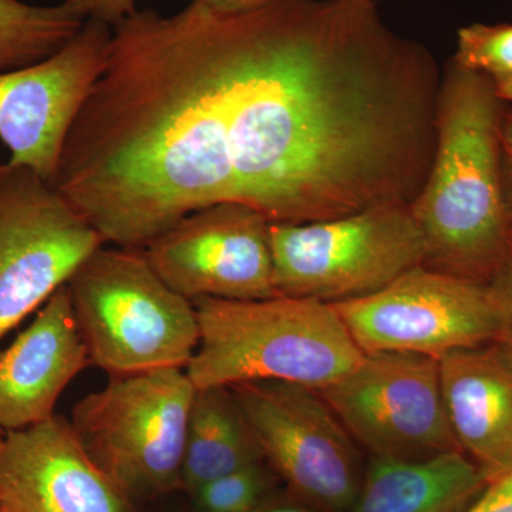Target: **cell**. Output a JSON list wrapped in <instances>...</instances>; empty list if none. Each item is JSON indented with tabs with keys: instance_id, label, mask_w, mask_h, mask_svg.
<instances>
[{
	"instance_id": "obj_1",
	"label": "cell",
	"mask_w": 512,
	"mask_h": 512,
	"mask_svg": "<svg viewBox=\"0 0 512 512\" xmlns=\"http://www.w3.org/2000/svg\"><path fill=\"white\" fill-rule=\"evenodd\" d=\"M234 202L272 224L412 204L436 150L441 73L375 0L221 15Z\"/></svg>"
},
{
	"instance_id": "obj_2",
	"label": "cell",
	"mask_w": 512,
	"mask_h": 512,
	"mask_svg": "<svg viewBox=\"0 0 512 512\" xmlns=\"http://www.w3.org/2000/svg\"><path fill=\"white\" fill-rule=\"evenodd\" d=\"M507 107L493 80L450 60L441 74L433 161L410 204L427 268L488 285L510 255L503 177Z\"/></svg>"
},
{
	"instance_id": "obj_3",
	"label": "cell",
	"mask_w": 512,
	"mask_h": 512,
	"mask_svg": "<svg viewBox=\"0 0 512 512\" xmlns=\"http://www.w3.org/2000/svg\"><path fill=\"white\" fill-rule=\"evenodd\" d=\"M192 302L200 345L185 372L197 390L264 380L319 390L363 357L332 303L291 296Z\"/></svg>"
},
{
	"instance_id": "obj_4",
	"label": "cell",
	"mask_w": 512,
	"mask_h": 512,
	"mask_svg": "<svg viewBox=\"0 0 512 512\" xmlns=\"http://www.w3.org/2000/svg\"><path fill=\"white\" fill-rule=\"evenodd\" d=\"M92 365L110 377L187 369L200 345L194 302L173 291L143 249H97L67 282Z\"/></svg>"
},
{
	"instance_id": "obj_5",
	"label": "cell",
	"mask_w": 512,
	"mask_h": 512,
	"mask_svg": "<svg viewBox=\"0 0 512 512\" xmlns=\"http://www.w3.org/2000/svg\"><path fill=\"white\" fill-rule=\"evenodd\" d=\"M195 389L184 369L110 377L74 404L77 439L131 500L181 490Z\"/></svg>"
},
{
	"instance_id": "obj_6",
	"label": "cell",
	"mask_w": 512,
	"mask_h": 512,
	"mask_svg": "<svg viewBox=\"0 0 512 512\" xmlns=\"http://www.w3.org/2000/svg\"><path fill=\"white\" fill-rule=\"evenodd\" d=\"M276 295L362 298L426 262L410 205L386 204L305 224H271Z\"/></svg>"
},
{
	"instance_id": "obj_7",
	"label": "cell",
	"mask_w": 512,
	"mask_h": 512,
	"mask_svg": "<svg viewBox=\"0 0 512 512\" xmlns=\"http://www.w3.org/2000/svg\"><path fill=\"white\" fill-rule=\"evenodd\" d=\"M229 389L286 493L319 512L352 510L365 478L362 453L315 389L266 380Z\"/></svg>"
},
{
	"instance_id": "obj_8",
	"label": "cell",
	"mask_w": 512,
	"mask_h": 512,
	"mask_svg": "<svg viewBox=\"0 0 512 512\" xmlns=\"http://www.w3.org/2000/svg\"><path fill=\"white\" fill-rule=\"evenodd\" d=\"M365 355L410 353L441 359L497 343L501 312L490 285L421 265L362 298L332 303Z\"/></svg>"
},
{
	"instance_id": "obj_9",
	"label": "cell",
	"mask_w": 512,
	"mask_h": 512,
	"mask_svg": "<svg viewBox=\"0 0 512 512\" xmlns=\"http://www.w3.org/2000/svg\"><path fill=\"white\" fill-rule=\"evenodd\" d=\"M316 392L370 457L424 461L461 451L433 357L363 353L349 373Z\"/></svg>"
},
{
	"instance_id": "obj_10",
	"label": "cell",
	"mask_w": 512,
	"mask_h": 512,
	"mask_svg": "<svg viewBox=\"0 0 512 512\" xmlns=\"http://www.w3.org/2000/svg\"><path fill=\"white\" fill-rule=\"evenodd\" d=\"M104 241L35 171L0 174V339L70 281Z\"/></svg>"
},
{
	"instance_id": "obj_11",
	"label": "cell",
	"mask_w": 512,
	"mask_h": 512,
	"mask_svg": "<svg viewBox=\"0 0 512 512\" xmlns=\"http://www.w3.org/2000/svg\"><path fill=\"white\" fill-rule=\"evenodd\" d=\"M113 28L86 20L55 55L0 73V141L9 167L55 183L64 143L106 67Z\"/></svg>"
},
{
	"instance_id": "obj_12",
	"label": "cell",
	"mask_w": 512,
	"mask_h": 512,
	"mask_svg": "<svg viewBox=\"0 0 512 512\" xmlns=\"http://www.w3.org/2000/svg\"><path fill=\"white\" fill-rule=\"evenodd\" d=\"M271 224L254 208L221 202L185 215L143 249L173 291L200 298H274Z\"/></svg>"
},
{
	"instance_id": "obj_13",
	"label": "cell",
	"mask_w": 512,
	"mask_h": 512,
	"mask_svg": "<svg viewBox=\"0 0 512 512\" xmlns=\"http://www.w3.org/2000/svg\"><path fill=\"white\" fill-rule=\"evenodd\" d=\"M133 504L87 454L70 420L56 414L6 433L0 447L2 512H136Z\"/></svg>"
},
{
	"instance_id": "obj_14",
	"label": "cell",
	"mask_w": 512,
	"mask_h": 512,
	"mask_svg": "<svg viewBox=\"0 0 512 512\" xmlns=\"http://www.w3.org/2000/svg\"><path fill=\"white\" fill-rule=\"evenodd\" d=\"M90 362L67 284L0 352V429H29L56 416L66 387Z\"/></svg>"
},
{
	"instance_id": "obj_15",
	"label": "cell",
	"mask_w": 512,
	"mask_h": 512,
	"mask_svg": "<svg viewBox=\"0 0 512 512\" xmlns=\"http://www.w3.org/2000/svg\"><path fill=\"white\" fill-rule=\"evenodd\" d=\"M444 407L458 447L488 481L512 471V360L498 343L439 359Z\"/></svg>"
},
{
	"instance_id": "obj_16",
	"label": "cell",
	"mask_w": 512,
	"mask_h": 512,
	"mask_svg": "<svg viewBox=\"0 0 512 512\" xmlns=\"http://www.w3.org/2000/svg\"><path fill=\"white\" fill-rule=\"evenodd\" d=\"M488 484L461 451L424 461L370 457L349 512H466Z\"/></svg>"
},
{
	"instance_id": "obj_17",
	"label": "cell",
	"mask_w": 512,
	"mask_h": 512,
	"mask_svg": "<svg viewBox=\"0 0 512 512\" xmlns=\"http://www.w3.org/2000/svg\"><path fill=\"white\" fill-rule=\"evenodd\" d=\"M262 461L247 421L229 387L198 389L188 417L181 490Z\"/></svg>"
},
{
	"instance_id": "obj_18",
	"label": "cell",
	"mask_w": 512,
	"mask_h": 512,
	"mask_svg": "<svg viewBox=\"0 0 512 512\" xmlns=\"http://www.w3.org/2000/svg\"><path fill=\"white\" fill-rule=\"evenodd\" d=\"M84 20L66 8L0 0V73L42 62L66 46Z\"/></svg>"
},
{
	"instance_id": "obj_19",
	"label": "cell",
	"mask_w": 512,
	"mask_h": 512,
	"mask_svg": "<svg viewBox=\"0 0 512 512\" xmlns=\"http://www.w3.org/2000/svg\"><path fill=\"white\" fill-rule=\"evenodd\" d=\"M275 481L264 461L249 464L192 491V511L255 512L275 493Z\"/></svg>"
},
{
	"instance_id": "obj_20",
	"label": "cell",
	"mask_w": 512,
	"mask_h": 512,
	"mask_svg": "<svg viewBox=\"0 0 512 512\" xmlns=\"http://www.w3.org/2000/svg\"><path fill=\"white\" fill-rule=\"evenodd\" d=\"M454 63L493 82L512 77V23H473L457 32Z\"/></svg>"
},
{
	"instance_id": "obj_21",
	"label": "cell",
	"mask_w": 512,
	"mask_h": 512,
	"mask_svg": "<svg viewBox=\"0 0 512 512\" xmlns=\"http://www.w3.org/2000/svg\"><path fill=\"white\" fill-rule=\"evenodd\" d=\"M63 5L84 20H99L114 28L137 12V0H63Z\"/></svg>"
},
{
	"instance_id": "obj_22",
	"label": "cell",
	"mask_w": 512,
	"mask_h": 512,
	"mask_svg": "<svg viewBox=\"0 0 512 512\" xmlns=\"http://www.w3.org/2000/svg\"><path fill=\"white\" fill-rule=\"evenodd\" d=\"M488 285L497 299L501 322H503L501 336L497 343L512 360V249L503 266L498 269Z\"/></svg>"
},
{
	"instance_id": "obj_23",
	"label": "cell",
	"mask_w": 512,
	"mask_h": 512,
	"mask_svg": "<svg viewBox=\"0 0 512 512\" xmlns=\"http://www.w3.org/2000/svg\"><path fill=\"white\" fill-rule=\"evenodd\" d=\"M466 512H512V471L491 481Z\"/></svg>"
},
{
	"instance_id": "obj_24",
	"label": "cell",
	"mask_w": 512,
	"mask_h": 512,
	"mask_svg": "<svg viewBox=\"0 0 512 512\" xmlns=\"http://www.w3.org/2000/svg\"><path fill=\"white\" fill-rule=\"evenodd\" d=\"M504 195L512 222V107L508 104L503 123Z\"/></svg>"
},
{
	"instance_id": "obj_25",
	"label": "cell",
	"mask_w": 512,
	"mask_h": 512,
	"mask_svg": "<svg viewBox=\"0 0 512 512\" xmlns=\"http://www.w3.org/2000/svg\"><path fill=\"white\" fill-rule=\"evenodd\" d=\"M202 8L215 15H238L271 5L276 0H195Z\"/></svg>"
},
{
	"instance_id": "obj_26",
	"label": "cell",
	"mask_w": 512,
	"mask_h": 512,
	"mask_svg": "<svg viewBox=\"0 0 512 512\" xmlns=\"http://www.w3.org/2000/svg\"><path fill=\"white\" fill-rule=\"evenodd\" d=\"M255 512H319L311 505L303 503L298 498L293 497L289 493L279 494L275 493L269 495L268 498L259 505L258 510Z\"/></svg>"
},
{
	"instance_id": "obj_27",
	"label": "cell",
	"mask_w": 512,
	"mask_h": 512,
	"mask_svg": "<svg viewBox=\"0 0 512 512\" xmlns=\"http://www.w3.org/2000/svg\"><path fill=\"white\" fill-rule=\"evenodd\" d=\"M495 90L507 104H512V77L511 79L498 80L494 82Z\"/></svg>"
},
{
	"instance_id": "obj_28",
	"label": "cell",
	"mask_w": 512,
	"mask_h": 512,
	"mask_svg": "<svg viewBox=\"0 0 512 512\" xmlns=\"http://www.w3.org/2000/svg\"><path fill=\"white\" fill-rule=\"evenodd\" d=\"M6 433L2 429H0V447H2L3 440H5Z\"/></svg>"
},
{
	"instance_id": "obj_29",
	"label": "cell",
	"mask_w": 512,
	"mask_h": 512,
	"mask_svg": "<svg viewBox=\"0 0 512 512\" xmlns=\"http://www.w3.org/2000/svg\"><path fill=\"white\" fill-rule=\"evenodd\" d=\"M5 170H6V163H3V164L0 163V174H2L3 171H5Z\"/></svg>"
},
{
	"instance_id": "obj_30",
	"label": "cell",
	"mask_w": 512,
	"mask_h": 512,
	"mask_svg": "<svg viewBox=\"0 0 512 512\" xmlns=\"http://www.w3.org/2000/svg\"><path fill=\"white\" fill-rule=\"evenodd\" d=\"M0 512H2V508H0Z\"/></svg>"
}]
</instances>
